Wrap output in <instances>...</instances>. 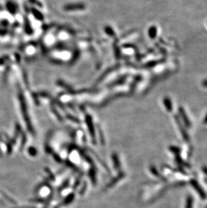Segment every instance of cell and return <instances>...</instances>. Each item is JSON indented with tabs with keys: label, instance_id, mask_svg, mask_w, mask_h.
<instances>
[{
	"label": "cell",
	"instance_id": "obj_3",
	"mask_svg": "<svg viewBox=\"0 0 207 208\" xmlns=\"http://www.w3.org/2000/svg\"><path fill=\"white\" fill-rule=\"evenodd\" d=\"M202 85L204 87H205V88H207V79H204V80L202 82Z\"/></svg>",
	"mask_w": 207,
	"mask_h": 208
},
{
	"label": "cell",
	"instance_id": "obj_1",
	"mask_svg": "<svg viewBox=\"0 0 207 208\" xmlns=\"http://www.w3.org/2000/svg\"><path fill=\"white\" fill-rule=\"evenodd\" d=\"M163 104L165 106V108H167V110L169 111H171L172 109V102H171V100L169 98H165L163 99Z\"/></svg>",
	"mask_w": 207,
	"mask_h": 208
},
{
	"label": "cell",
	"instance_id": "obj_4",
	"mask_svg": "<svg viewBox=\"0 0 207 208\" xmlns=\"http://www.w3.org/2000/svg\"><path fill=\"white\" fill-rule=\"evenodd\" d=\"M204 122L207 123V115H206V118H204Z\"/></svg>",
	"mask_w": 207,
	"mask_h": 208
},
{
	"label": "cell",
	"instance_id": "obj_2",
	"mask_svg": "<svg viewBox=\"0 0 207 208\" xmlns=\"http://www.w3.org/2000/svg\"><path fill=\"white\" fill-rule=\"evenodd\" d=\"M149 37L151 38H155L156 35H157V28L155 26H153L149 30Z\"/></svg>",
	"mask_w": 207,
	"mask_h": 208
}]
</instances>
